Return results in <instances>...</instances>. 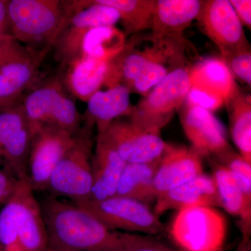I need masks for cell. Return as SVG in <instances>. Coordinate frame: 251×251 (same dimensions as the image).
<instances>
[{
	"label": "cell",
	"mask_w": 251,
	"mask_h": 251,
	"mask_svg": "<svg viewBox=\"0 0 251 251\" xmlns=\"http://www.w3.org/2000/svg\"><path fill=\"white\" fill-rule=\"evenodd\" d=\"M193 48L184 36L133 35L109 62L104 85H125L130 92L145 97L167 75L179 68L190 67Z\"/></svg>",
	"instance_id": "6da1fadb"
},
{
	"label": "cell",
	"mask_w": 251,
	"mask_h": 251,
	"mask_svg": "<svg viewBox=\"0 0 251 251\" xmlns=\"http://www.w3.org/2000/svg\"><path fill=\"white\" fill-rule=\"evenodd\" d=\"M49 245L75 251H116L122 232L111 230L75 203L51 196L39 203Z\"/></svg>",
	"instance_id": "7a4b0ae2"
},
{
	"label": "cell",
	"mask_w": 251,
	"mask_h": 251,
	"mask_svg": "<svg viewBox=\"0 0 251 251\" xmlns=\"http://www.w3.org/2000/svg\"><path fill=\"white\" fill-rule=\"evenodd\" d=\"M8 14L13 39L28 49L49 51L69 13L67 3L57 0H9Z\"/></svg>",
	"instance_id": "3957f363"
},
{
	"label": "cell",
	"mask_w": 251,
	"mask_h": 251,
	"mask_svg": "<svg viewBox=\"0 0 251 251\" xmlns=\"http://www.w3.org/2000/svg\"><path fill=\"white\" fill-rule=\"evenodd\" d=\"M21 104L32 134L44 126L57 127L75 135L82 130L76 104L57 78L31 88L25 94Z\"/></svg>",
	"instance_id": "277c9868"
},
{
	"label": "cell",
	"mask_w": 251,
	"mask_h": 251,
	"mask_svg": "<svg viewBox=\"0 0 251 251\" xmlns=\"http://www.w3.org/2000/svg\"><path fill=\"white\" fill-rule=\"evenodd\" d=\"M168 233L180 251H224L227 219L213 206L186 208L176 213Z\"/></svg>",
	"instance_id": "5b68a950"
},
{
	"label": "cell",
	"mask_w": 251,
	"mask_h": 251,
	"mask_svg": "<svg viewBox=\"0 0 251 251\" xmlns=\"http://www.w3.org/2000/svg\"><path fill=\"white\" fill-rule=\"evenodd\" d=\"M190 67L175 69L133 106L129 120L140 128L159 133L185 103L191 88Z\"/></svg>",
	"instance_id": "8992f818"
},
{
	"label": "cell",
	"mask_w": 251,
	"mask_h": 251,
	"mask_svg": "<svg viewBox=\"0 0 251 251\" xmlns=\"http://www.w3.org/2000/svg\"><path fill=\"white\" fill-rule=\"evenodd\" d=\"M92 126L86 125L77 142L59 162L50 175L48 184L54 197L69 198L72 202L89 201L92 192Z\"/></svg>",
	"instance_id": "52a82bcc"
},
{
	"label": "cell",
	"mask_w": 251,
	"mask_h": 251,
	"mask_svg": "<svg viewBox=\"0 0 251 251\" xmlns=\"http://www.w3.org/2000/svg\"><path fill=\"white\" fill-rule=\"evenodd\" d=\"M92 214L111 230H125L155 235L164 233L166 227L159 216L139 201L115 196L103 201L75 203Z\"/></svg>",
	"instance_id": "ba28073f"
},
{
	"label": "cell",
	"mask_w": 251,
	"mask_h": 251,
	"mask_svg": "<svg viewBox=\"0 0 251 251\" xmlns=\"http://www.w3.org/2000/svg\"><path fill=\"white\" fill-rule=\"evenodd\" d=\"M79 134L73 135L67 130L50 126H41L33 133L28 158L27 176L34 191L47 190L54 168L74 146Z\"/></svg>",
	"instance_id": "9c48e42d"
},
{
	"label": "cell",
	"mask_w": 251,
	"mask_h": 251,
	"mask_svg": "<svg viewBox=\"0 0 251 251\" xmlns=\"http://www.w3.org/2000/svg\"><path fill=\"white\" fill-rule=\"evenodd\" d=\"M82 7L68 16L54 43L57 58L67 65L80 57V46L86 33L93 28L115 26L120 14L115 8L95 1H81Z\"/></svg>",
	"instance_id": "30bf717a"
},
{
	"label": "cell",
	"mask_w": 251,
	"mask_h": 251,
	"mask_svg": "<svg viewBox=\"0 0 251 251\" xmlns=\"http://www.w3.org/2000/svg\"><path fill=\"white\" fill-rule=\"evenodd\" d=\"M196 19L203 33L219 48L222 57L250 48L243 25L229 1H202Z\"/></svg>",
	"instance_id": "8fae6325"
},
{
	"label": "cell",
	"mask_w": 251,
	"mask_h": 251,
	"mask_svg": "<svg viewBox=\"0 0 251 251\" xmlns=\"http://www.w3.org/2000/svg\"><path fill=\"white\" fill-rule=\"evenodd\" d=\"M32 133L21 102L0 110V147L7 170L28 180L27 163Z\"/></svg>",
	"instance_id": "7c38bea8"
},
{
	"label": "cell",
	"mask_w": 251,
	"mask_h": 251,
	"mask_svg": "<svg viewBox=\"0 0 251 251\" xmlns=\"http://www.w3.org/2000/svg\"><path fill=\"white\" fill-rule=\"evenodd\" d=\"M101 133L126 163L158 161L169 146L159 133L143 129L130 120L117 119Z\"/></svg>",
	"instance_id": "4fadbf2b"
},
{
	"label": "cell",
	"mask_w": 251,
	"mask_h": 251,
	"mask_svg": "<svg viewBox=\"0 0 251 251\" xmlns=\"http://www.w3.org/2000/svg\"><path fill=\"white\" fill-rule=\"evenodd\" d=\"M180 121L192 148L201 156L210 158L230 147L224 125L212 112L186 104Z\"/></svg>",
	"instance_id": "5bb4252c"
},
{
	"label": "cell",
	"mask_w": 251,
	"mask_h": 251,
	"mask_svg": "<svg viewBox=\"0 0 251 251\" xmlns=\"http://www.w3.org/2000/svg\"><path fill=\"white\" fill-rule=\"evenodd\" d=\"M203 171L202 157L196 150L169 145L153 179L155 197L191 181Z\"/></svg>",
	"instance_id": "9a60e30c"
},
{
	"label": "cell",
	"mask_w": 251,
	"mask_h": 251,
	"mask_svg": "<svg viewBox=\"0 0 251 251\" xmlns=\"http://www.w3.org/2000/svg\"><path fill=\"white\" fill-rule=\"evenodd\" d=\"M48 52L31 50L27 55L0 67V110L20 103L24 92L33 88Z\"/></svg>",
	"instance_id": "2e32d148"
},
{
	"label": "cell",
	"mask_w": 251,
	"mask_h": 251,
	"mask_svg": "<svg viewBox=\"0 0 251 251\" xmlns=\"http://www.w3.org/2000/svg\"><path fill=\"white\" fill-rule=\"evenodd\" d=\"M20 205L17 219L18 244L21 251H46L49 239L40 204L29 181L18 179Z\"/></svg>",
	"instance_id": "e0dca14e"
},
{
	"label": "cell",
	"mask_w": 251,
	"mask_h": 251,
	"mask_svg": "<svg viewBox=\"0 0 251 251\" xmlns=\"http://www.w3.org/2000/svg\"><path fill=\"white\" fill-rule=\"evenodd\" d=\"M126 162L103 133H98L92 155V192L89 201H103L116 195L119 181Z\"/></svg>",
	"instance_id": "ac0fdd59"
},
{
	"label": "cell",
	"mask_w": 251,
	"mask_h": 251,
	"mask_svg": "<svg viewBox=\"0 0 251 251\" xmlns=\"http://www.w3.org/2000/svg\"><path fill=\"white\" fill-rule=\"evenodd\" d=\"M196 206L219 207L215 182L211 175H201L160 195L155 200L153 212L159 216L169 210H177Z\"/></svg>",
	"instance_id": "d6986e66"
},
{
	"label": "cell",
	"mask_w": 251,
	"mask_h": 251,
	"mask_svg": "<svg viewBox=\"0 0 251 251\" xmlns=\"http://www.w3.org/2000/svg\"><path fill=\"white\" fill-rule=\"evenodd\" d=\"M130 93L129 89L122 85L96 92L87 101V125L97 126L99 133L120 117L129 116L133 108Z\"/></svg>",
	"instance_id": "ffe728a7"
},
{
	"label": "cell",
	"mask_w": 251,
	"mask_h": 251,
	"mask_svg": "<svg viewBox=\"0 0 251 251\" xmlns=\"http://www.w3.org/2000/svg\"><path fill=\"white\" fill-rule=\"evenodd\" d=\"M190 75L191 87L223 99L226 105L239 91L234 75L222 58L202 59L192 66Z\"/></svg>",
	"instance_id": "44dd1931"
},
{
	"label": "cell",
	"mask_w": 251,
	"mask_h": 251,
	"mask_svg": "<svg viewBox=\"0 0 251 251\" xmlns=\"http://www.w3.org/2000/svg\"><path fill=\"white\" fill-rule=\"evenodd\" d=\"M202 1L156 0L151 32L155 35L184 36L185 29L196 19Z\"/></svg>",
	"instance_id": "7402d4cb"
},
{
	"label": "cell",
	"mask_w": 251,
	"mask_h": 251,
	"mask_svg": "<svg viewBox=\"0 0 251 251\" xmlns=\"http://www.w3.org/2000/svg\"><path fill=\"white\" fill-rule=\"evenodd\" d=\"M210 160L213 179L215 182L219 207L230 215L239 219V227L242 235L251 236V200L242 192L227 169Z\"/></svg>",
	"instance_id": "603a6c76"
},
{
	"label": "cell",
	"mask_w": 251,
	"mask_h": 251,
	"mask_svg": "<svg viewBox=\"0 0 251 251\" xmlns=\"http://www.w3.org/2000/svg\"><path fill=\"white\" fill-rule=\"evenodd\" d=\"M68 65V90L74 97L87 102L104 85L109 62L80 57Z\"/></svg>",
	"instance_id": "cb8c5ba5"
},
{
	"label": "cell",
	"mask_w": 251,
	"mask_h": 251,
	"mask_svg": "<svg viewBox=\"0 0 251 251\" xmlns=\"http://www.w3.org/2000/svg\"><path fill=\"white\" fill-rule=\"evenodd\" d=\"M160 160L149 163H126L115 196L130 198L146 204L155 201L153 179Z\"/></svg>",
	"instance_id": "d4e9b609"
},
{
	"label": "cell",
	"mask_w": 251,
	"mask_h": 251,
	"mask_svg": "<svg viewBox=\"0 0 251 251\" xmlns=\"http://www.w3.org/2000/svg\"><path fill=\"white\" fill-rule=\"evenodd\" d=\"M126 42L125 32L115 26L93 28L83 36L80 57L110 62L122 52Z\"/></svg>",
	"instance_id": "484cf974"
},
{
	"label": "cell",
	"mask_w": 251,
	"mask_h": 251,
	"mask_svg": "<svg viewBox=\"0 0 251 251\" xmlns=\"http://www.w3.org/2000/svg\"><path fill=\"white\" fill-rule=\"evenodd\" d=\"M232 140L239 154L251 164V99L239 92L227 104Z\"/></svg>",
	"instance_id": "4316f807"
},
{
	"label": "cell",
	"mask_w": 251,
	"mask_h": 251,
	"mask_svg": "<svg viewBox=\"0 0 251 251\" xmlns=\"http://www.w3.org/2000/svg\"><path fill=\"white\" fill-rule=\"evenodd\" d=\"M100 4L115 8L126 35H135L151 29L156 0H97Z\"/></svg>",
	"instance_id": "83f0119b"
},
{
	"label": "cell",
	"mask_w": 251,
	"mask_h": 251,
	"mask_svg": "<svg viewBox=\"0 0 251 251\" xmlns=\"http://www.w3.org/2000/svg\"><path fill=\"white\" fill-rule=\"evenodd\" d=\"M20 198L18 180L14 193L0 210V251H21L17 229Z\"/></svg>",
	"instance_id": "f1b7e54d"
},
{
	"label": "cell",
	"mask_w": 251,
	"mask_h": 251,
	"mask_svg": "<svg viewBox=\"0 0 251 251\" xmlns=\"http://www.w3.org/2000/svg\"><path fill=\"white\" fill-rule=\"evenodd\" d=\"M116 251H180L158 242L148 236L122 233L121 244Z\"/></svg>",
	"instance_id": "f546056e"
},
{
	"label": "cell",
	"mask_w": 251,
	"mask_h": 251,
	"mask_svg": "<svg viewBox=\"0 0 251 251\" xmlns=\"http://www.w3.org/2000/svg\"><path fill=\"white\" fill-rule=\"evenodd\" d=\"M229 67L232 75L251 86V48L241 50L226 57H221Z\"/></svg>",
	"instance_id": "4dcf8cb0"
},
{
	"label": "cell",
	"mask_w": 251,
	"mask_h": 251,
	"mask_svg": "<svg viewBox=\"0 0 251 251\" xmlns=\"http://www.w3.org/2000/svg\"><path fill=\"white\" fill-rule=\"evenodd\" d=\"M209 158L214 160L229 172L240 173L251 177V164H249L239 153L235 152L230 147L223 152Z\"/></svg>",
	"instance_id": "1f68e13d"
},
{
	"label": "cell",
	"mask_w": 251,
	"mask_h": 251,
	"mask_svg": "<svg viewBox=\"0 0 251 251\" xmlns=\"http://www.w3.org/2000/svg\"><path fill=\"white\" fill-rule=\"evenodd\" d=\"M31 50L23 46L13 38L0 41V67L29 54Z\"/></svg>",
	"instance_id": "d6a6232c"
},
{
	"label": "cell",
	"mask_w": 251,
	"mask_h": 251,
	"mask_svg": "<svg viewBox=\"0 0 251 251\" xmlns=\"http://www.w3.org/2000/svg\"><path fill=\"white\" fill-rule=\"evenodd\" d=\"M18 180L9 171L0 170V207L4 205L12 196Z\"/></svg>",
	"instance_id": "836d02e7"
},
{
	"label": "cell",
	"mask_w": 251,
	"mask_h": 251,
	"mask_svg": "<svg viewBox=\"0 0 251 251\" xmlns=\"http://www.w3.org/2000/svg\"><path fill=\"white\" fill-rule=\"evenodd\" d=\"M231 5L235 11L237 17L243 25L249 29L251 27V0H230Z\"/></svg>",
	"instance_id": "e575fe53"
},
{
	"label": "cell",
	"mask_w": 251,
	"mask_h": 251,
	"mask_svg": "<svg viewBox=\"0 0 251 251\" xmlns=\"http://www.w3.org/2000/svg\"><path fill=\"white\" fill-rule=\"evenodd\" d=\"M9 38L13 37L8 14V1L0 0V41Z\"/></svg>",
	"instance_id": "d590c367"
},
{
	"label": "cell",
	"mask_w": 251,
	"mask_h": 251,
	"mask_svg": "<svg viewBox=\"0 0 251 251\" xmlns=\"http://www.w3.org/2000/svg\"><path fill=\"white\" fill-rule=\"evenodd\" d=\"M234 251H251V236L242 235V239Z\"/></svg>",
	"instance_id": "8d00e7d4"
},
{
	"label": "cell",
	"mask_w": 251,
	"mask_h": 251,
	"mask_svg": "<svg viewBox=\"0 0 251 251\" xmlns=\"http://www.w3.org/2000/svg\"><path fill=\"white\" fill-rule=\"evenodd\" d=\"M75 251L69 250V249H64V248L56 247V246L49 245L47 251Z\"/></svg>",
	"instance_id": "74e56055"
},
{
	"label": "cell",
	"mask_w": 251,
	"mask_h": 251,
	"mask_svg": "<svg viewBox=\"0 0 251 251\" xmlns=\"http://www.w3.org/2000/svg\"><path fill=\"white\" fill-rule=\"evenodd\" d=\"M3 152L2 150H1V147H0V158H2Z\"/></svg>",
	"instance_id": "f35d334b"
}]
</instances>
